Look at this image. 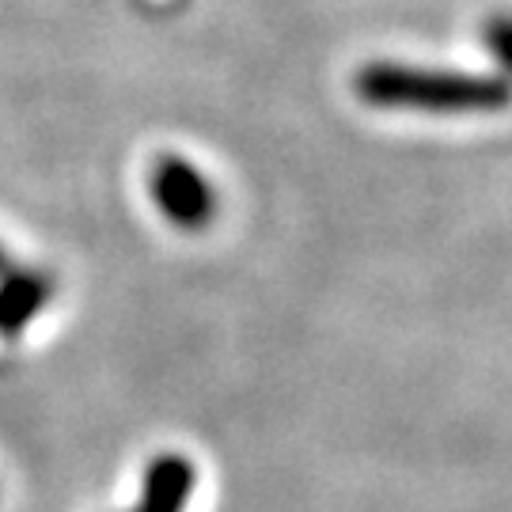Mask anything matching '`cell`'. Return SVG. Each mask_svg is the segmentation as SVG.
Instances as JSON below:
<instances>
[{"instance_id":"277c9868","label":"cell","mask_w":512,"mask_h":512,"mask_svg":"<svg viewBox=\"0 0 512 512\" xmlns=\"http://www.w3.org/2000/svg\"><path fill=\"white\" fill-rule=\"evenodd\" d=\"M46 281L35 274H19L12 277L4 289H0V330L12 334L19 330L31 315H35L42 304H46Z\"/></svg>"},{"instance_id":"8992f818","label":"cell","mask_w":512,"mask_h":512,"mask_svg":"<svg viewBox=\"0 0 512 512\" xmlns=\"http://www.w3.org/2000/svg\"><path fill=\"white\" fill-rule=\"evenodd\" d=\"M4 266H8V258H4V247H0V270H4Z\"/></svg>"},{"instance_id":"5b68a950","label":"cell","mask_w":512,"mask_h":512,"mask_svg":"<svg viewBox=\"0 0 512 512\" xmlns=\"http://www.w3.org/2000/svg\"><path fill=\"white\" fill-rule=\"evenodd\" d=\"M494 54L501 57V61H509V23L505 19H494Z\"/></svg>"},{"instance_id":"6da1fadb","label":"cell","mask_w":512,"mask_h":512,"mask_svg":"<svg viewBox=\"0 0 512 512\" xmlns=\"http://www.w3.org/2000/svg\"><path fill=\"white\" fill-rule=\"evenodd\" d=\"M357 95L372 107L444 110V114H456V110H501L505 99H509L501 76L395 65V61L365 65L357 73Z\"/></svg>"},{"instance_id":"3957f363","label":"cell","mask_w":512,"mask_h":512,"mask_svg":"<svg viewBox=\"0 0 512 512\" xmlns=\"http://www.w3.org/2000/svg\"><path fill=\"white\" fill-rule=\"evenodd\" d=\"M194 494V463L183 456H160L145 475L141 512H183Z\"/></svg>"},{"instance_id":"7a4b0ae2","label":"cell","mask_w":512,"mask_h":512,"mask_svg":"<svg viewBox=\"0 0 512 512\" xmlns=\"http://www.w3.org/2000/svg\"><path fill=\"white\" fill-rule=\"evenodd\" d=\"M152 198L175 228H205L217 213V190L183 156H164L152 167Z\"/></svg>"}]
</instances>
